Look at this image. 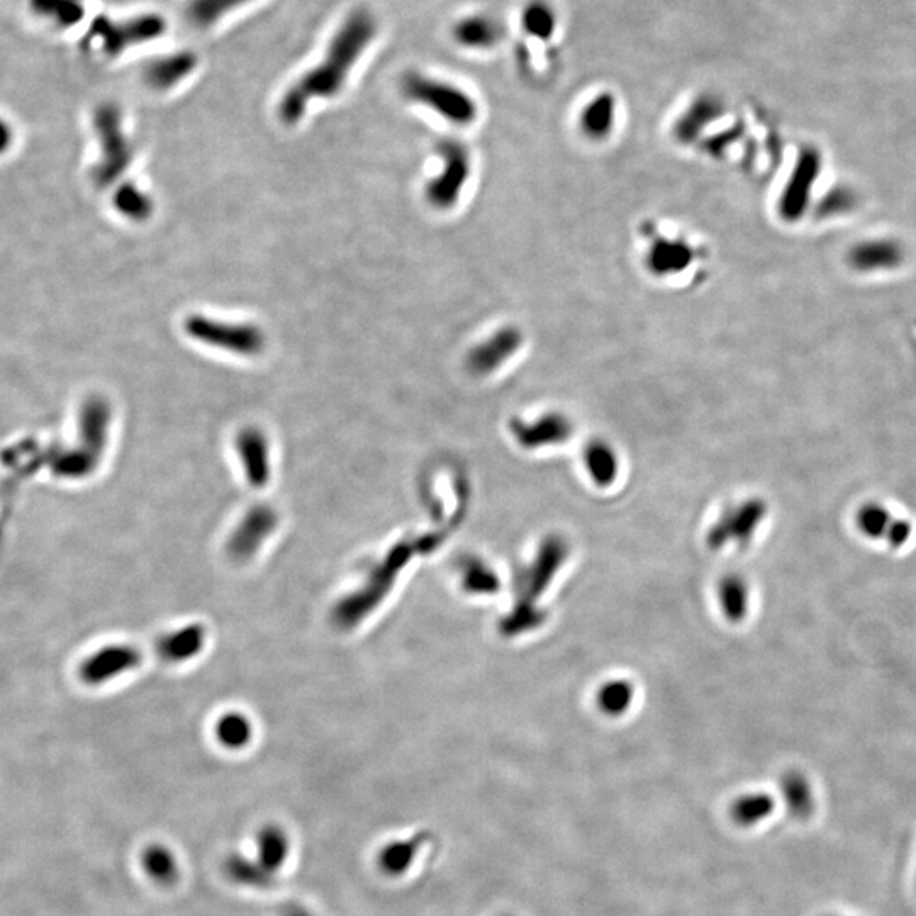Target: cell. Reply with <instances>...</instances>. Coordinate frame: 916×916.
Returning <instances> with one entry per match:
<instances>
[{
    "label": "cell",
    "mask_w": 916,
    "mask_h": 916,
    "mask_svg": "<svg viewBox=\"0 0 916 916\" xmlns=\"http://www.w3.org/2000/svg\"><path fill=\"white\" fill-rule=\"evenodd\" d=\"M523 445L528 447H542L550 443H559L565 440L570 433L569 419L559 413L543 414L542 418L531 423H520L514 428Z\"/></svg>",
    "instance_id": "19"
},
{
    "label": "cell",
    "mask_w": 916,
    "mask_h": 916,
    "mask_svg": "<svg viewBox=\"0 0 916 916\" xmlns=\"http://www.w3.org/2000/svg\"><path fill=\"white\" fill-rule=\"evenodd\" d=\"M525 343V335L516 326H501L491 335L479 341L467 355V369L470 374H494L513 360Z\"/></svg>",
    "instance_id": "8"
},
{
    "label": "cell",
    "mask_w": 916,
    "mask_h": 916,
    "mask_svg": "<svg viewBox=\"0 0 916 916\" xmlns=\"http://www.w3.org/2000/svg\"><path fill=\"white\" fill-rule=\"evenodd\" d=\"M433 840V833L428 830L416 832L403 840H392L384 845L377 854V866L382 874L389 877H401L414 866L421 850Z\"/></svg>",
    "instance_id": "11"
},
{
    "label": "cell",
    "mask_w": 916,
    "mask_h": 916,
    "mask_svg": "<svg viewBox=\"0 0 916 916\" xmlns=\"http://www.w3.org/2000/svg\"><path fill=\"white\" fill-rule=\"evenodd\" d=\"M774 811V799L764 793L747 794L732 805V818L740 827H752Z\"/></svg>",
    "instance_id": "24"
},
{
    "label": "cell",
    "mask_w": 916,
    "mask_h": 916,
    "mask_svg": "<svg viewBox=\"0 0 916 916\" xmlns=\"http://www.w3.org/2000/svg\"><path fill=\"white\" fill-rule=\"evenodd\" d=\"M587 465L589 470L593 469L594 474L604 475V479L613 472L615 465V453L604 443H594L589 445L586 452Z\"/></svg>",
    "instance_id": "30"
},
{
    "label": "cell",
    "mask_w": 916,
    "mask_h": 916,
    "mask_svg": "<svg viewBox=\"0 0 916 916\" xmlns=\"http://www.w3.org/2000/svg\"><path fill=\"white\" fill-rule=\"evenodd\" d=\"M520 24L530 38L547 43L559 31V11L552 0H526L521 7Z\"/></svg>",
    "instance_id": "18"
},
{
    "label": "cell",
    "mask_w": 916,
    "mask_h": 916,
    "mask_svg": "<svg viewBox=\"0 0 916 916\" xmlns=\"http://www.w3.org/2000/svg\"><path fill=\"white\" fill-rule=\"evenodd\" d=\"M503 916H511V915H503Z\"/></svg>",
    "instance_id": "33"
},
{
    "label": "cell",
    "mask_w": 916,
    "mask_h": 916,
    "mask_svg": "<svg viewBox=\"0 0 916 916\" xmlns=\"http://www.w3.org/2000/svg\"><path fill=\"white\" fill-rule=\"evenodd\" d=\"M857 523L866 535L874 538L886 535L893 545H903L910 537V525L906 521H893L881 506H866L857 516Z\"/></svg>",
    "instance_id": "21"
},
{
    "label": "cell",
    "mask_w": 916,
    "mask_h": 916,
    "mask_svg": "<svg viewBox=\"0 0 916 916\" xmlns=\"http://www.w3.org/2000/svg\"><path fill=\"white\" fill-rule=\"evenodd\" d=\"M715 116V101L701 99V101L694 102L693 106L689 107V111L684 112V116L676 124L677 138L681 141H686V143L693 141L699 135V131L710 121H713Z\"/></svg>",
    "instance_id": "26"
},
{
    "label": "cell",
    "mask_w": 916,
    "mask_h": 916,
    "mask_svg": "<svg viewBox=\"0 0 916 916\" xmlns=\"http://www.w3.org/2000/svg\"><path fill=\"white\" fill-rule=\"evenodd\" d=\"M140 866L145 876L157 886L167 888V886H174L179 881V857L172 847L162 842H153L141 850Z\"/></svg>",
    "instance_id": "17"
},
{
    "label": "cell",
    "mask_w": 916,
    "mask_h": 916,
    "mask_svg": "<svg viewBox=\"0 0 916 916\" xmlns=\"http://www.w3.org/2000/svg\"><path fill=\"white\" fill-rule=\"evenodd\" d=\"M250 0H189L185 16L194 28L207 29Z\"/></svg>",
    "instance_id": "22"
},
{
    "label": "cell",
    "mask_w": 916,
    "mask_h": 916,
    "mask_svg": "<svg viewBox=\"0 0 916 916\" xmlns=\"http://www.w3.org/2000/svg\"><path fill=\"white\" fill-rule=\"evenodd\" d=\"M223 872L229 883L235 884L238 888L255 889V891H267L277 881V876L267 871L257 861L255 855L241 854V852H231L224 857Z\"/></svg>",
    "instance_id": "15"
},
{
    "label": "cell",
    "mask_w": 916,
    "mask_h": 916,
    "mask_svg": "<svg viewBox=\"0 0 916 916\" xmlns=\"http://www.w3.org/2000/svg\"><path fill=\"white\" fill-rule=\"evenodd\" d=\"M9 141V129L6 128V124L0 123V150L7 145Z\"/></svg>",
    "instance_id": "32"
},
{
    "label": "cell",
    "mask_w": 916,
    "mask_h": 916,
    "mask_svg": "<svg viewBox=\"0 0 916 916\" xmlns=\"http://www.w3.org/2000/svg\"><path fill=\"white\" fill-rule=\"evenodd\" d=\"M114 207L118 209L119 214H123L124 218L131 221H146L153 214V201L150 196L133 184L119 187L114 196Z\"/></svg>",
    "instance_id": "25"
},
{
    "label": "cell",
    "mask_w": 916,
    "mask_h": 916,
    "mask_svg": "<svg viewBox=\"0 0 916 916\" xmlns=\"http://www.w3.org/2000/svg\"><path fill=\"white\" fill-rule=\"evenodd\" d=\"M111 411L99 399L90 401L82 411V447L63 453L53 462V470L62 479H82L92 474L104 450Z\"/></svg>",
    "instance_id": "3"
},
{
    "label": "cell",
    "mask_w": 916,
    "mask_h": 916,
    "mask_svg": "<svg viewBox=\"0 0 916 916\" xmlns=\"http://www.w3.org/2000/svg\"><path fill=\"white\" fill-rule=\"evenodd\" d=\"M694 250L686 241L657 238L648 248L645 265L654 275H677L691 265Z\"/></svg>",
    "instance_id": "14"
},
{
    "label": "cell",
    "mask_w": 916,
    "mask_h": 916,
    "mask_svg": "<svg viewBox=\"0 0 916 916\" xmlns=\"http://www.w3.org/2000/svg\"><path fill=\"white\" fill-rule=\"evenodd\" d=\"M241 458L245 462L246 472L255 484H263L269 475V445L262 431L255 428L241 431L236 440Z\"/></svg>",
    "instance_id": "20"
},
{
    "label": "cell",
    "mask_w": 916,
    "mask_h": 916,
    "mask_svg": "<svg viewBox=\"0 0 916 916\" xmlns=\"http://www.w3.org/2000/svg\"><path fill=\"white\" fill-rule=\"evenodd\" d=\"M782 791L788 801L789 811L794 816L805 818L813 811V793L810 782L798 772H791L782 779Z\"/></svg>",
    "instance_id": "27"
},
{
    "label": "cell",
    "mask_w": 916,
    "mask_h": 916,
    "mask_svg": "<svg viewBox=\"0 0 916 916\" xmlns=\"http://www.w3.org/2000/svg\"><path fill=\"white\" fill-rule=\"evenodd\" d=\"M197 67V56L190 51H180L174 55L160 56L151 60L145 67V82L151 89H174L182 80L187 79Z\"/></svg>",
    "instance_id": "13"
},
{
    "label": "cell",
    "mask_w": 916,
    "mask_h": 916,
    "mask_svg": "<svg viewBox=\"0 0 916 916\" xmlns=\"http://www.w3.org/2000/svg\"><path fill=\"white\" fill-rule=\"evenodd\" d=\"M184 330L187 336L202 345L241 357L260 355L267 343L263 331L255 324L224 323L202 314H190L185 319Z\"/></svg>",
    "instance_id": "4"
},
{
    "label": "cell",
    "mask_w": 916,
    "mask_h": 916,
    "mask_svg": "<svg viewBox=\"0 0 916 916\" xmlns=\"http://www.w3.org/2000/svg\"><path fill=\"white\" fill-rule=\"evenodd\" d=\"M279 916H314L313 911L301 905V903H291L280 911Z\"/></svg>",
    "instance_id": "31"
},
{
    "label": "cell",
    "mask_w": 916,
    "mask_h": 916,
    "mask_svg": "<svg viewBox=\"0 0 916 916\" xmlns=\"http://www.w3.org/2000/svg\"><path fill=\"white\" fill-rule=\"evenodd\" d=\"M616 123H618V101L615 94L609 90H603L594 95L593 99L587 101L586 106L582 107L581 116H579V128L582 135L593 141H603L613 135Z\"/></svg>",
    "instance_id": "12"
},
{
    "label": "cell",
    "mask_w": 916,
    "mask_h": 916,
    "mask_svg": "<svg viewBox=\"0 0 916 916\" xmlns=\"http://www.w3.org/2000/svg\"><path fill=\"white\" fill-rule=\"evenodd\" d=\"M442 170L425 185V199L438 211L457 206L472 175V157L460 141H443L438 148Z\"/></svg>",
    "instance_id": "5"
},
{
    "label": "cell",
    "mask_w": 916,
    "mask_h": 916,
    "mask_svg": "<svg viewBox=\"0 0 916 916\" xmlns=\"http://www.w3.org/2000/svg\"><path fill=\"white\" fill-rule=\"evenodd\" d=\"M401 87L409 101L428 107L455 126H470L479 118V106L474 97L447 80L435 79L425 73L409 72L404 75Z\"/></svg>",
    "instance_id": "2"
},
{
    "label": "cell",
    "mask_w": 916,
    "mask_h": 916,
    "mask_svg": "<svg viewBox=\"0 0 916 916\" xmlns=\"http://www.w3.org/2000/svg\"><path fill=\"white\" fill-rule=\"evenodd\" d=\"M377 34V21L367 9H357L336 31L326 55L316 67L304 73L280 99L282 123H299L313 99L335 97L347 82L348 75L364 55Z\"/></svg>",
    "instance_id": "1"
},
{
    "label": "cell",
    "mask_w": 916,
    "mask_h": 916,
    "mask_svg": "<svg viewBox=\"0 0 916 916\" xmlns=\"http://www.w3.org/2000/svg\"><path fill=\"white\" fill-rule=\"evenodd\" d=\"M140 662V655L135 648L126 645H109L99 648L80 664V679L85 684L97 686L131 671Z\"/></svg>",
    "instance_id": "9"
},
{
    "label": "cell",
    "mask_w": 916,
    "mask_h": 916,
    "mask_svg": "<svg viewBox=\"0 0 916 916\" xmlns=\"http://www.w3.org/2000/svg\"><path fill=\"white\" fill-rule=\"evenodd\" d=\"M201 643V628H189V630H182L172 638L168 637L163 642V652L170 659H184V657L196 654L199 647H201Z\"/></svg>",
    "instance_id": "29"
},
{
    "label": "cell",
    "mask_w": 916,
    "mask_h": 916,
    "mask_svg": "<svg viewBox=\"0 0 916 916\" xmlns=\"http://www.w3.org/2000/svg\"><path fill=\"white\" fill-rule=\"evenodd\" d=\"M291 837L284 827L267 823L255 835V857L267 871L279 874L291 857Z\"/></svg>",
    "instance_id": "16"
},
{
    "label": "cell",
    "mask_w": 916,
    "mask_h": 916,
    "mask_svg": "<svg viewBox=\"0 0 916 916\" xmlns=\"http://www.w3.org/2000/svg\"><path fill=\"white\" fill-rule=\"evenodd\" d=\"M31 7L60 28H70L84 17L82 0H31Z\"/></svg>",
    "instance_id": "23"
},
{
    "label": "cell",
    "mask_w": 916,
    "mask_h": 916,
    "mask_svg": "<svg viewBox=\"0 0 916 916\" xmlns=\"http://www.w3.org/2000/svg\"><path fill=\"white\" fill-rule=\"evenodd\" d=\"M165 29V19L155 14H145L124 23H112L107 17H99L90 29V40L101 41L102 50L107 55L118 56L129 46L160 38Z\"/></svg>",
    "instance_id": "7"
},
{
    "label": "cell",
    "mask_w": 916,
    "mask_h": 916,
    "mask_svg": "<svg viewBox=\"0 0 916 916\" xmlns=\"http://www.w3.org/2000/svg\"><path fill=\"white\" fill-rule=\"evenodd\" d=\"M252 727L241 715H226L219 720L216 735L226 749H243L252 740Z\"/></svg>",
    "instance_id": "28"
},
{
    "label": "cell",
    "mask_w": 916,
    "mask_h": 916,
    "mask_svg": "<svg viewBox=\"0 0 916 916\" xmlns=\"http://www.w3.org/2000/svg\"><path fill=\"white\" fill-rule=\"evenodd\" d=\"M452 38L470 51H491L503 41L504 26L489 12H472L453 24Z\"/></svg>",
    "instance_id": "10"
},
{
    "label": "cell",
    "mask_w": 916,
    "mask_h": 916,
    "mask_svg": "<svg viewBox=\"0 0 916 916\" xmlns=\"http://www.w3.org/2000/svg\"><path fill=\"white\" fill-rule=\"evenodd\" d=\"M95 129L102 145V160L95 167V180L97 184L107 187L128 168L133 160V150L124 136L118 107H99V111L95 112Z\"/></svg>",
    "instance_id": "6"
}]
</instances>
